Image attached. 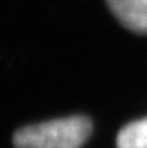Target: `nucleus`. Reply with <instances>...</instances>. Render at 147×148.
Masks as SVG:
<instances>
[{
	"instance_id": "obj_1",
	"label": "nucleus",
	"mask_w": 147,
	"mask_h": 148,
	"mask_svg": "<svg viewBox=\"0 0 147 148\" xmlns=\"http://www.w3.org/2000/svg\"><path fill=\"white\" fill-rule=\"evenodd\" d=\"M90 133V120L75 115L23 127L14 135V145L17 148H81Z\"/></svg>"
},
{
	"instance_id": "obj_2",
	"label": "nucleus",
	"mask_w": 147,
	"mask_h": 148,
	"mask_svg": "<svg viewBox=\"0 0 147 148\" xmlns=\"http://www.w3.org/2000/svg\"><path fill=\"white\" fill-rule=\"evenodd\" d=\"M107 3L126 29L147 34V0H107Z\"/></svg>"
},
{
	"instance_id": "obj_3",
	"label": "nucleus",
	"mask_w": 147,
	"mask_h": 148,
	"mask_svg": "<svg viewBox=\"0 0 147 148\" xmlns=\"http://www.w3.org/2000/svg\"><path fill=\"white\" fill-rule=\"evenodd\" d=\"M117 148H147V118L125 126L117 135Z\"/></svg>"
}]
</instances>
